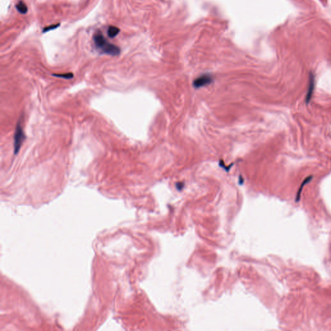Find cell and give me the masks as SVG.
I'll list each match as a JSON object with an SVG mask.
<instances>
[{
  "label": "cell",
  "instance_id": "8992f818",
  "mask_svg": "<svg viewBox=\"0 0 331 331\" xmlns=\"http://www.w3.org/2000/svg\"><path fill=\"white\" fill-rule=\"evenodd\" d=\"M16 8L19 12L22 14H25L27 12L28 8L25 3L23 1H20L16 5Z\"/></svg>",
  "mask_w": 331,
  "mask_h": 331
},
{
  "label": "cell",
  "instance_id": "6da1fadb",
  "mask_svg": "<svg viewBox=\"0 0 331 331\" xmlns=\"http://www.w3.org/2000/svg\"><path fill=\"white\" fill-rule=\"evenodd\" d=\"M26 137L21 124L18 123L16 126V131L14 137V153L15 155L19 152L22 144L24 142Z\"/></svg>",
  "mask_w": 331,
  "mask_h": 331
},
{
  "label": "cell",
  "instance_id": "3957f363",
  "mask_svg": "<svg viewBox=\"0 0 331 331\" xmlns=\"http://www.w3.org/2000/svg\"><path fill=\"white\" fill-rule=\"evenodd\" d=\"M213 81V78L209 74H204L199 76L193 81V86L195 88H200L210 84Z\"/></svg>",
  "mask_w": 331,
  "mask_h": 331
},
{
  "label": "cell",
  "instance_id": "277c9868",
  "mask_svg": "<svg viewBox=\"0 0 331 331\" xmlns=\"http://www.w3.org/2000/svg\"><path fill=\"white\" fill-rule=\"evenodd\" d=\"M314 85H315L314 76H313V74H311V75L310 76L309 86H308V92H307V97H306V102L307 103L309 102V100L311 99L312 95V93H313V91H314Z\"/></svg>",
  "mask_w": 331,
  "mask_h": 331
},
{
  "label": "cell",
  "instance_id": "5b68a950",
  "mask_svg": "<svg viewBox=\"0 0 331 331\" xmlns=\"http://www.w3.org/2000/svg\"><path fill=\"white\" fill-rule=\"evenodd\" d=\"M119 32H120V29L115 26H109L107 29V35L111 38L116 37Z\"/></svg>",
  "mask_w": 331,
  "mask_h": 331
},
{
  "label": "cell",
  "instance_id": "ba28073f",
  "mask_svg": "<svg viewBox=\"0 0 331 331\" xmlns=\"http://www.w3.org/2000/svg\"><path fill=\"white\" fill-rule=\"evenodd\" d=\"M59 25V24H56V25H50V26H49V27H46V28L43 29V32H48V31H50L51 30H53V29H55L56 28H57Z\"/></svg>",
  "mask_w": 331,
  "mask_h": 331
},
{
  "label": "cell",
  "instance_id": "7a4b0ae2",
  "mask_svg": "<svg viewBox=\"0 0 331 331\" xmlns=\"http://www.w3.org/2000/svg\"><path fill=\"white\" fill-rule=\"evenodd\" d=\"M100 50L101 51L103 54H106L110 56H118L120 53V48L115 46L114 44L109 43L106 42L100 48Z\"/></svg>",
  "mask_w": 331,
  "mask_h": 331
},
{
  "label": "cell",
  "instance_id": "52a82bcc",
  "mask_svg": "<svg viewBox=\"0 0 331 331\" xmlns=\"http://www.w3.org/2000/svg\"><path fill=\"white\" fill-rule=\"evenodd\" d=\"M53 76L59 77V78H63V79H72V78H73V74L71 73H65V74H53Z\"/></svg>",
  "mask_w": 331,
  "mask_h": 331
}]
</instances>
